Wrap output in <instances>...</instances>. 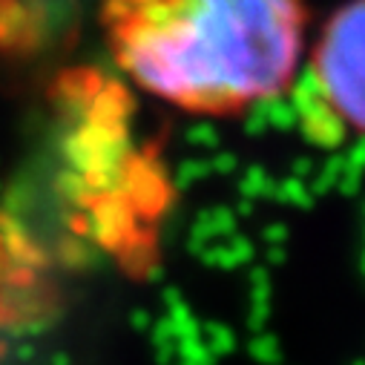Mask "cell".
<instances>
[{
  "instance_id": "cell-1",
  "label": "cell",
  "mask_w": 365,
  "mask_h": 365,
  "mask_svg": "<svg viewBox=\"0 0 365 365\" xmlns=\"http://www.w3.org/2000/svg\"><path fill=\"white\" fill-rule=\"evenodd\" d=\"M107 12L127 75L199 113L279 96L302 49V9L288 0H153Z\"/></svg>"
},
{
  "instance_id": "cell-2",
  "label": "cell",
  "mask_w": 365,
  "mask_h": 365,
  "mask_svg": "<svg viewBox=\"0 0 365 365\" xmlns=\"http://www.w3.org/2000/svg\"><path fill=\"white\" fill-rule=\"evenodd\" d=\"M314 69L336 115L365 135V0L331 15L314 52Z\"/></svg>"
},
{
  "instance_id": "cell-3",
  "label": "cell",
  "mask_w": 365,
  "mask_h": 365,
  "mask_svg": "<svg viewBox=\"0 0 365 365\" xmlns=\"http://www.w3.org/2000/svg\"><path fill=\"white\" fill-rule=\"evenodd\" d=\"M61 150H63L66 170L86 175L96 199L124 193L127 167L133 161V144H130L127 127L86 121L69 130Z\"/></svg>"
},
{
  "instance_id": "cell-4",
  "label": "cell",
  "mask_w": 365,
  "mask_h": 365,
  "mask_svg": "<svg viewBox=\"0 0 365 365\" xmlns=\"http://www.w3.org/2000/svg\"><path fill=\"white\" fill-rule=\"evenodd\" d=\"M86 233L101 247H121L135 230V210L121 196L96 199L83 216Z\"/></svg>"
},
{
  "instance_id": "cell-5",
  "label": "cell",
  "mask_w": 365,
  "mask_h": 365,
  "mask_svg": "<svg viewBox=\"0 0 365 365\" xmlns=\"http://www.w3.org/2000/svg\"><path fill=\"white\" fill-rule=\"evenodd\" d=\"M121 199L135 213H158L161 205L167 202V178H164L161 164L150 158H133L127 167Z\"/></svg>"
},
{
  "instance_id": "cell-6",
  "label": "cell",
  "mask_w": 365,
  "mask_h": 365,
  "mask_svg": "<svg viewBox=\"0 0 365 365\" xmlns=\"http://www.w3.org/2000/svg\"><path fill=\"white\" fill-rule=\"evenodd\" d=\"M299 133H302V138L311 147L336 153L345 144L348 124L336 115V110L331 107V101H322V104H314V107H308V110L299 113Z\"/></svg>"
},
{
  "instance_id": "cell-7",
  "label": "cell",
  "mask_w": 365,
  "mask_h": 365,
  "mask_svg": "<svg viewBox=\"0 0 365 365\" xmlns=\"http://www.w3.org/2000/svg\"><path fill=\"white\" fill-rule=\"evenodd\" d=\"M133 113V101L121 86L107 83L93 93V104H89V121L96 124H113V127H127V118Z\"/></svg>"
},
{
  "instance_id": "cell-8",
  "label": "cell",
  "mask_w": 365,
  "mask_h": 365,
  "mask_svg": "<svg viewBox=\"0 0 365 365\" xmlns=\"http://www.w3.org/2000/svg\"><path fill=\"white\" fill-rule=\"evenodd\" d=\"M342 173H345V153H331L328 161H322V170L314 175V181L308 185L311 193H314V199H319V196L336 190Z\"/></svg>"
},
{
  "instance_id": "cell-9",
  "label": "cell",
  "mask_w": 365,
  "mask_h": 365,
  "mask_svg": "<svg viewBox=\"0 0 365 365\" xmlns=\"http://www.w3.org/2000/svg\"><path fill=\"white\" fill-rule=\"evenodd\" d=\"M58 190L66 202L72 205H93L96 202V193H93V185H89L86 175H78L72 170H63L58 175Z\"/></svg>"
},
{
  "instance_id": "cell-10",
  "label": "cell",
  "mask_w": 365,
  "mask_h": 365,
  "mask_svg": "<svg viewBox=\"0 0 365 365\" xmlns=\"http://www.w3.org/2000/svg\"><path fill=\"white\" fill-rule=\"evenodd\" d=\"M210 173L213 170H210V161L207 158H185V161L175 167V173H173V190L187 193L193 185L205 181Z\"/></svg>"
},
{
  "instance_id": "cell-11",
  "label": "cell",
  "mask_w": 365,
  "mask_h": 365,
  "mask_svg": "<svg viewBox=\"0 0 365 365\" xmlns=\"http://www.w3.org/2000/svg\"><path fill=\"white\" fill-rule=\"evenodd\" d=\"M202 336H205V342L216 359L236 351V334L225 322H202Z\"/></svg>"
},
{
  "instance_id": "cell-12",
  "label": "cell",
  "mask_w": 365,
  "mask_h": 365,
  "mask_svg": "<svg viewBox=\"0 0 365 365\" xmlns=\"http://www.w3.org/2000/svg\"><path fill=\"white\" fill-rule=\"evenodd\" d=\"M247 354H250V359H256L259 365H282V342H279V336H273V334H267V331L250 336Z\"/></svg>"
},
{
  "instance_id": "cell-13",
  "label": "cell",
  "mask_w": 365,
  "mask_h": 365,
  "mask_svg": "<svg viewBox=\"0 0 365 365\" xmlns=\"http://www.w3.org/2000/svg\"><path fill=\"white\" fill-rule=\"evenodd\" d=\"M167 319H170V325H173V331H175V342L202 336V319L193 314V308H190L187 302L170 308V311H167Z\"/></svg>"
},
{
  "instance_id": "cell-14",
  "label": "cell",
  "mask_w": 365,
  "mask_h": 365,
  "mask_svg": "<svg viewBox=\"0 0 365 365\" xmlns=\"http://www.w3.org/2000/svg\"><path fill=\"white\" fill-rule=\"evenodd\" d=\"M277 202H279V205H291V207H299V210H311L317 199H314L311 187L305 185L302 178H294V175H288L285 181H279V193H277Z\"/></svg>"
},
{
  "instance_id": "cell-15",
  "label": "cell",
  "mask_w": 365,
  "mask_h": 365,
  "mask_svg": "<svg viewBox=\"0 0 365 365\" xmlns=\"http://www.w3.org/2000/svg\"><path fill=\"white\" fill-rule=\"evenodd\" d=\"M175 356H178V362H187V365H216V362H219V359L210 354L205 336H193V339L175 342Z\"/></svg>"
},
{
  "instance_id": "cell-16",
  "label": "cell",
  "mask_w": 365,
  "mask_h": 365,
  "mask_svg": "<svg viewBox=\"0 0 365 365\" xmlns=\"http://www.w3.org/2000/svg\"><path fill=\"white\" fill-rule=\"evenodd\" d=\"M267 124L277 130H285V133L299 127V115H297L291 98H282V96L267 98Z\"/></svg>"
},
{
  "instance_id": "cell-17",
  "label": "cell",
  "mask_w": 365,
  "mask_h": 365,
  "mask_svg": "<svg viewBox=\"0 0 365 365\" xmlns=\"http://www.w3.org/2000/svg\"><path fill=\"white\" fill-rule=\"evenodd\" d=\"M267 181H270L267 170H264L262 164H250V167L242 173V178H239V199H250V202L262 199Z\"/></svg>"
},
{
  "instance_id": "cell-18",
  "label": "cell",
  "mask_w": 365,
  "mask_h": 365,
  "mask_svg": "<svg viewBox=\"0 0 365 365\" xmlns=\"http://www.w3.org/2000/svg\"><path fill=\"white\" fill-rule=\"evenodd\" d=\"M185 141L190 147H199V150H216L219 141H222V135H219V130H216L213 121H193L185 130Z\"/></svg>"
},
{
  "instance_id": "cell-19",
  "label": "cell",
  "mask_w": 365,
  "mask_h": 365,
  "mask_svg": "<svg viewBox=\"0 0 365 365\" xmlns=\"http://www.w3.org/2000/svg\"><path fill=\"white\" fill-rule=\"evenodd\" d=\"M210 222H213L216 239H219V236H222V239H233V236L239 233V219H236V213H233L230 205H216V207L210 210Z\"/></svg>"
},
{
  "instance_id": "cell-20",
  "label": "cell",
  "mask_w": 365,
  "mask_h": 365,
  "mask_svg": "<svg viewBox=\"0 0 365 365\" xmlns=\"http://www.w3.org/2000/svg\"><path fill=\"white\" fill-rule=\"evenodd\" d=\"M267 130H270V124H267V98H262V101H253V104L247 107V115H245V135L259 138V135H264Z\"/></svg>"
},
{
  "instance_id": "cell-21",
  "label": "cell",
  "mask_w": 365,
  "mask_h": 365,
  "mask_svg": "<svg viewBox=\"0 0 365 365\" xmlns=\"http://www.w3.org/2000/svg\"><path fill=\"white\" fill-rule=\"evenodd\" d=\"M247 285H250V302H270L273 285H270L267 267L253 264V267H250V277H247Z\"/></svg>"
},
{
  "instance_id": "cell-22",
  "label": "cell",
  "mask_w": 365,
  "mask_h": 365,
  "mask_svg": "<svg viewBox=\"0 0 365 365\" xmlns=\"http://www.w3.org/2000/svg\"><path fill=\"white\" fill-rule=\"evenodd\" d=\"M202 262L210 264V267H219V270H236L239 267L236 259H233V253H230V247H227V242H213L202 253Z\"/></svg>"
},
{
  "instance_id": "cell-23",
  "label": "cell",
  "mask_w": 365,
  "mask_h": 365,
  "mask_svg": "<svg viewBox=\"0 0 365 365\" xmlns=\"http://www.w3.org/2000/svg\"><path fill=\"white\" fill-rule=\"evenodd\" d=\"M190 242H199V245H213L216 233H213V222H210V210H199L196 219L190 222Z\"/></svg>"
},
{
  "instance_id": "cell-24",
  "label": "cell",
  "mask_w": 365,
  "mask_h": 365,
  "mask_svg": "<svg viewBox=\"0 0 365 365\" xmlns=\"http://www.w3.org/2000/svg\"><path fill=\"white\" fill-rule=\"evenodd\" d=\"M267 319H270V302H250L247 305V328H250V334L256 336V334H264V325H267Z\"/></svg>"
},
{
  "instance_id": "cell-25",
  "label": "cell",
  "mask_w": 365,
  "mask_h": 365,
  "mask_svg": "<svg viewBox=\"0 0 365 365\" xmlns=\"http://www.w3.org/2000/svg\"><path fill=\"white\" fill-rule=\"evenodd\" d=\"M227 247H230V253H233V259H236L239 267H242V264H250L253 256H256L253 242H250L247 236H242V233H236L233 239H227Z\"/></svg>"
},
{
  "instance_id": "cell-26",
  "label": "cell",
  "mask_w": 365,
  "mask_h": 365,
  "mask_svg": "<svg viewBox=\"0 0 365 365\" xmlns=\"http://www.w3.org/2000/svg\"><path fill=\"white\" fill-rule=\"evenodd\" d=\"M288 236H291V230H288L285 222H270V225H264V230H262V239H264L267 247H285Z\"/></svg>"
},
{
  "instance_id": "cell-27",
  "label": "cell",
  "mask_w": 365,
  "mask_h": 365,
  "mask_svg": "<svg viewBox=\"0 0 365 365\" xmlns=\"http://www.w3.org/2000/svg\"><path fill=\"white\" fill-rule=\"evenodd\" d=\"M345 167L365 175V135H359V138L345 150Z\"/></svg>"
},
{
  "instance_id": "cell-28",
  "label": "cell",
  "mask_w": 365,
  "mask_h": 365,
  "mask_svg": "<svg viewBox=\"0 0 365 365\" xmlns=\"http://www.w3.org/2000/svg\"><path fill=\"white\" fill-rule=\"evenodd\" d=\"M210 170H213L216 175H230V173L239 170V155H236V153H216V155L210 158Z\"/></svg>"
},
{
  "instance_id": "cell-29",
  "label": "cell",
  "mask_w": 365,
  "mask_h": 365,
  "mask_svg": "<svg viewBox=\"0 0 365 365\" xmlns=\"http://www.w3.org/2000/svg\"><path fill=\"white\" fill-rule=\"evenodd\" d=\"M336 190L342 193V196H356L359 190H362V173H354V170H348L345 167V173H342V178H339V185H336Z\"/></svg>"
},
{
  "instance_id": "cell-30",
  "label": "cell",
  "mask_w": 365,
  "mask_h": 365,
  "mask_svg": "<svg viewBox=\"0 0 365 365\" xmlns=\"http://www.w3.org/2000/svg\"><path fill=\"white\" fill-rule=\"evenodd\" d=\"M150 339H153V345L175 342V331H173V325H170V319H167V317H161V319H155V322H153V328H150Z\"/></svg>"
},
{
  "instance_id": "cell-31",
  "label": "cell",
  "mask_w": 365,
  "mask_h": 365,
  "mask_svg": "<svg viewBox=\"0 0 365 365\" xmlns=\"http://www.w3.org/2000/svg\"><path fill=\"white\" fill-rule=\"evenodd\" d=\"M314 173H317V161H314L311 155H297V158L291 161V175H294V178H302V181H305V178H311Z\"/></svg>"
},
{
  "instance_id": "cell-32",
  "label": "cell",
  "mask_w": 365,
  "mask_h": 365,
  "mask_svg": "<svg viewBox=\"0 0 365 365\" xmlns=\"http://www.w3.org/2000/svg\"><path fill=\"white\" fill-rule=\"evenodd\" d=\"M153 322H155V319H153L144 308H138V311H133V314H130V325H133L135 331H150V328H153Z\"/></svg>"
},
{
  "instance_id": "cell-33",
  "label": "cell",
  "mask_w": 365,
  "mask_h": 365,
  "mask_svg": "<svg viewBox=\"0 0 365 365\" xmlns=\"http://www.w3.org/2000/svg\"><path fill=\"white\" fill-rule=\"evenodd\" d=\"M264 262H267L270 267H273V264L279 267V264H285V262H288V250H285V247H267Z\"/></svg>"
},
{
  "instance_id": "cell-34",
  "label": "cell",
  "mask_w": 365,
  "mask_h": 365,
  "mask_svg": "<svg viewBox=\"0 0 365 365\" xmlns=\"http://www.w3.org/2000/svg\"><path fill=\"white\" fill-rule=\"evenodd\" d=\"M161 297H164L167 311H170V308H175V305H181V302H187V299H185V294H181L178 288H164V294H161Z\"/></svg>"
},
{
  "instance_id": "cell-35",
  "label": "cell",
  "mask_w": 365,
  "mask_h": 365,
  "mask_svg": "<svg viewBox=\"0 0 365 365\" xmlns=\"http://www.w3.org/2000/svg\"><path fill=\"white\" fill-rule=\"evenodd\" d=\"M253 210H256V207H253V202H250V199H239V202L233 205L236 219H250V216H253Z\"/></svg>"
},
{
  "instance_id": "cell-36",
  "label": "cell",
  "mask_w": 365,
  "mask_h": 365,
  "mask_svg": "<svg viewBox=\"0 0 365 365\" xmlns=\"http://www.w3.org/2000/svg\"><path fill=\"white\" fill-rule=\"evenodd\" d=\"M147 279H150V282H161V279H164V267L153 264V267L147 270Z\"/></svg>"
},
{
  "instance_id": "cell-37",
  "label": "cell",
  "mask_w": 365,
  "mask_h": 365,
  "mask_svg": "<svg viewBox=\"0 0 365 365\" xmlns=\"http://www.w3.org/2000/svg\"><path fill=\"white\" fill-rule=\"evenodd\" d=\"M32 356H35L32 345H18V359H32Z\"/></svg>"
},
{
  "instance_id": "cell-38",
  "label": "cell",
  "mask_w": 365,
  "mask_h": 365,
  "mask_svg": "<svg viewBox=\"0 0 365 365\" xmlns=\"http://www.w3.org/2000/svg\"><path fill=\"white\" fill-rule=\"evenodd\" d=\"M49 365H72V359H69V354H55L49 359Z\"/></svg>"
},
{
  "instance_id": "cell-39",
  "label": "cell",
  "mask_w": 365,
  "mask_h": 365,
  "mask_svg": "<svg viewBox=\"0 0 365 365\" xmlns=\"http://www.w3.org/2000/svg\"><path fill=\"white\" fill-rule=\"evenodd\" d=\"M359 270H362V277H365V250H362V256H359Z\"/></svg>"
},
{
  "instance_id": "cell-40",
  "label": "cell",
  "mask_w": 365,
  "mask_h": 365,
  "mask_svg": "<svg viewBox=\"0 0 365 365\" xmlns=\"http://www.w3.org/2000/svg\"><path fill=\"white\" fill-rule=\"evenodd\" d=\"M351 365H365V356H356V359H351Z\"/></svg>"
},
{
  "instance_id": "cell-41",
  "label": "cell",
  "mask_w": 365,
  "mask_h": 365,
  "mask_svg": "<svg viewBox=\"0 0 365 365\" xmlns=\"http://www.w3.org/2000/svg\"><path fill=\"white\" fill-rule=\"evenodd\" d=\"M362 213H365V207H362Z\"/></svg>"
}]
</instances>
